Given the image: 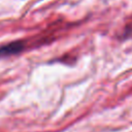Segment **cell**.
Masks as SVG:
<instances>
[{"instance_id": "cell-2", "label": "cell", "mask_w": 132, "mask_h": 132, "mask_svg": "<svg viewBox=\"0 0 132 132\" xmlns=\"http://www.w3.org/2000/svg\"><path fill=\"white\" fill-rule=\"evenodd\" d=\"M131 34H132V24L126 27V29H125V32L122 34V37H123V38H126V37L130 36Z\"/></svg>"}, {"instance_id": "cell-1", "label": "cell", "mask_w": 132, "mask_h": 132, "mask_svg": "<svg viewBox=\"0 0 132 132\" xmlns=\"http://www.w3.org/2000/svg\"><path fill=\"white\" fill-rule=\"evenodd\" d=\"M24 48H25V43L21 40L6 43V44L0 46V58L11 56V55H16V54L21 53Z\"/></svg>"}]
</instances>
